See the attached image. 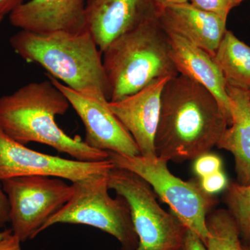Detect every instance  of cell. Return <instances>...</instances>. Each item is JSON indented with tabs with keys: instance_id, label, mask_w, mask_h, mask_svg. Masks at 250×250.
Masks as SVG:
<instances>
[{
	"instance_id": "7c38bea8",
	"label": "cell",
	"mask_w": 250,
	"mask_h": 250,
	"mask_svg": "<svg viewBox=\"0 0 250 250\" xmlns=\"http://www.w3.org/2000/svg\"><path fill=\"white\" fill-rule=\"evenodd\" d=\"M154 11L152 0H85V28L103 53L117 38Z\"/></svg>"
},
{
	"instance_id": "7a4b0ae2",
	"label": "cell",
	"mask_w": 250,
	"mask_h": 250,
	"mask_svg": "<svg viewBox=\"0 0 250 250\" xmlns=\"http://www.w3.org/2000/svg\"><path fill=\"white\" fill-rule=\"evenodd\" d=\"M70 106L66 97L49 79L31 82L0 98V126L22 144L41 143L79 161L108 159L107 152L70 137L57 125L56 117L65 114Z\"/></svg>"
},
{
	"instance_id": "9c48e42d",
	"label": "cell",
	"mask_w": 250,
	"mask_h": 250,
	"mask_svg": "<svg viewBox=\"0 0 250 250\" xmlns=\"http://www.w3.org/2000/svg\"><path fill=\"white\" fill-rule=\"evenodd\" d=\"M109 159L99 161L70 160L37 152L10 137L0 126V182L24 176H47L72 183L114 168Z\"/></svg>"
},
{
	"instance_id": "4fadbf2b",
	"label": "cell",
	"mask_w": 250,
	"mask_h": 250,
	"mask_svg": "<svg viewBox=\"0 0 250 250\" xmlns=\"http://www.w3.org/2000/svg\"><path fill=\"white\" fill-rule=\"evenodd\" d=\"M85 0H28L9 14L12 25L34 33L87 31Z\"/></svg>"
},
{
	"instance_id": "5b68a950",
	"label": "cell",
	"mask_w": 250,
	"mask_h": 250,
	"mask_svg": "<svg viewBox=\"0 0 250 250\" xmlns=\"http://www.w3.org/2000/svg\"><path fill=\"white\" fill-rule=\"evenodd\" d=\"M109 172L72 183L71 198L44 225L41 232L57 224L88 225L116 238L121 250H136L139 238L129 206L120 195L110 196Z\"/></svg>"
},
{
	"instance_id": "484cf974",
	"label": "cell",
	"mask_w": 250,
	"mask_h": 250,
	"mask_svg": "<svg viewBox=\"0 0 250 250\" xmlns=\"http://www.w3.org/2000/svg\"><path fill=\"white\" fill-rule=\"evenodd\" d=\"M25 0H0V14L5 16L10 14Z\"/></svg>"
},
{
	"instance_id": "4316f807",
	"label": "cell",
	"mask_w": 250,
	"mask_h": 250,
	"mask_svg": "<svg viewBox=\"0 0 250 250\" xmlns=\"http://www.w3.org/2000/svg\"><path fill=\"white\" fill-rule=\"evenodd\" d=\"M189 0H152L153 5L156 12H159L161 10L170 6V5L182 4L188 2Z\"/></svg>"
},
{
	"instance_id": "30bf717a",
	"label": "cell",
	"mask_w": 250,
	"mask_h": 250,
	"mask_svg": "<svg viewBox=\"0 0 250 250\" xmlns=\"http://www.w3.org/2000/svg\"><path fill=\"white\" fill-rule=\"evenodd\" d=\"M66 97L70 106L85 126L83 142L98 150L128 156H139V148L132 136L112 112L108 100L102 95L82 93L49 76Z\"/></svg>"
},
{
	"instance_id": "9a60e30c",
	"label": "cell",
	"mask_w": 250,
	"mask_h": 250,
	"mask_svg": "<svg viewBox=\"0 0 250 250\" xmlns=\"http://www.w3.org/2000/svg\"><path fill=\"white\" fill-rule=\"evenodd\" d=\"M156 15L166 32L184 38L212 56L228 30L227 21L198 9L189 1L170 5Z\"/></svg>"
},
{
	"instance_id": "7402d4cb",
	"label": "cell",
	"mask_w": 250,
	"mask_h": 250,
	"mask_svg": "<svg viewBox=\"0 0 250 250\" xmlns=\"http://www.w3.org/2000/svg\"><path fill=\"white\" fill-rule=\"evenodd\" d=\"M228 184V178L222 170L202 177L200 182L202 190L210 195L222 191L226 188Z\"/></svg>"
},
{
	"instance_id": "ba28073f",
	"label": "cell",
	"mask_w": 250,
	"mask_h": 250,
	"mask_svg": "<svg viewBox=\"0 0 250 250\" xmlns=\"http://www.w3.org/2000/svg\"><path fill=\"white\" fill-rule=\"evenodd\" d=\"M9 205L13 233L22 242L33 239L70 200L73 187L61 178L24 176L1 181Z\"/></svg>"
},
{
	"instance_id": "52a82bcc",
	"label": "cell",
	"mask_w": 250,
	"mask_h": 250,
	"mask_svg": "<svg viewBox=\"0 0 250 250\" xmlns=\"http://www.w3.org/2000/svg\"><path fill=\"white\" fill-rule=\"evenodd\" d=\"M108 187L125 199L139 238L135 250H182L188 228L175 215L163 209L152 187L140 176L115 167Z\"/></svg>"
},
{
	"instance_id": "603a6c76",
	"label": "cell",
	"mask_w": 250,
	"mask_h": 250,
	"mask_svg": "<svg viewBox=\"0 0 250 250\" xmlns=\"http://www.w3.org/2000/svg\"><path fill=\"white\" fill-rule=\"evenodd\" d=\"M182 250H206L205 244L200 237L188 229L185 241Z\"/></svg>"
},
{
	"instance_id": "3957f363",
	"label": "cell",
	"mask_w": 250,
	"mask_h": 250,
	"mask_svg": "<svg viewBox=\"0 0 250 250\" xmlns=\"http://www.w3.org/2000/svg\"><path fill=\"white\" fill-rule=\"evenodd\" d=\"M9 42L21 58L40 65L62 84L82 93L102 95L109 101L103 53L88 31L21 30L10 38Z\"/></svg>"
},
{
	"instance_id": "5bb4252c",
	"label": "cell",
	"mask_w": 250,
	"mask_h": 250,
	"mask_svg": "<svg viewBox=\"0 0 250 250\" xmlns=\"http://www.w3.org/2000/svg\"><path fill=\"white\" fill-rule=\"evenodd\" d=\"M170 57L179 75L203 85L213 94L231 123L233 104L228 85L213 56L177 34L166 32Z\"/></svg>"
},
{
	"instance_id": "d6986e66",
	"label": "cell",
	"mask_w": 250,
	"mask_h": 250,
	"mask_svg": "<svg viewBox=\"0 0 250 250\" xmlns=\"http://www.w3.org/2000/svg\"><path fill=\"white\" fill-rule=\"evenodd\" d=\"M223 200L236 222L244 244H250V184L229 182Z\"/></svg>"
},
{
	"instance_id": "8992f818",
	"label": "cell",
	"mask_w": 250,
	"mask_h": 250,
	"mask_svg": "<svg viewBox=\"0 0 250 250\" xmlns=\"http://www.w3.org/2000/svg\"><path fill=\"white\" fill-rule=\"evenodd\" d=\"M108 153L115 167L131 171L146 181L180 221L205 243L208 236L207 218L217 200L204 191L200 183L176 177L167 167L169 161L158 156Z\"/></svg>"
},
{
	"instance_id": "277c9868",
	"label": "cell",
	"mask_w": 250,
	"mask_h": 250,
	"mask_svg": "<svg viewBox=\"0 0 250 250\" xmlns=\"http://www.w3.org/2000/svg\"><path fill=\"white\" fill-rule=\"evenodd\" d=\"M103 54L109 101L135 93L158 79L179 75L155 11L117 38Z\"/></svg>"
},
{
	"instance_id": "e0dca14e",
	"label": "cell",
	"mask_w": 250,
	"mask_h": 250,
	"mask_svg": "<svg viewBox=\"0 0 250 250\" xmlns=\"http://www.w3.org/2000/svg\"><path fill=\"white\" fill-rule=\"evenodd\" d=\"M228 86L250 90V46L227 30L213 55Z\"/></svg>"
},
{
	"instance_id": "f546056e",
	"label": "cell",
	"mask_w": 250,
	"mask_h": 250,
	"mask_svg": "<svg viewBox=\"0 0 250 250\" xmlns=\"http://www.w3.org/2000/svg\"><path fill=\"white\" fill-rule=\"evenodd\" d=\"M4 16L3 15L0 14V24L2 22L3 19H4Z\"/></svg>"
},
{
	"instance_id": "cb8c5ba5",
	"label": "cell",
	"mask_w": 250,
	"mask_h": 250,
	"mask_svg": "<svg viewBox=\"0 0 250 250\" xmlns=\"http://www.w3.org/2000/svg\"><path fill=\"white\" fill-rule=\"evenodd\" d=\"M21 243L19 237L12 231L0 240V250H22Z\"/></svg>"
},
{
	"instance_id": "2e32d148",
	"label": "cell",
	"mask_w": 250,
	"mask_h": 250,
	"mask_svg": "<svg viewBox=\"0 0 250 250\" xmlns=\"http://www.w3.org/2000/svg\"><path fill=\"white\" fill-rule=\"evenodd\" d=\"M233 104L231 123L219 140L216 147L232 154L236 182L250 184V102L249 93L228 86Z\"/></svg>"
},
{
	"instance_id": "8fae6325",
	"label": "cell",
	"mask_w": 250,
	"mask_h": 250,
	"mask_svg": "<svg viewBox=\"0 0 250 250\" xmlns=\"http://www.w3.org/2000/svg\"><path fill=\"white\" fill-rule=\"evenodd\" d=\"M172 77L158 79L142 89L108 105L126 131L132 136L144 157H155L154 141L159 116L161 95Z\"/></svg>"
},
{
	"instance_id": "ac0fdd59",
	"label": "cell",
	"mask_w": 250,
	"mask_h": 250,
	"mask_svg": "<svg viewBox=\"0 0 250 250\" xmlns=\"http://www.w3.org/2000/svg\"><path fill=\"white\" fill-rule=\"evenodd\" d=\"M208 238L206 250H244L239 229L228 209L220 208L207 218Z\"/></svg>"
},
{
	"instance_id": "f1b7e54d",
	"label": "cell",
	"mask_w": 250,
	"mask_h": 250,
	"mask_svg": "<svg viewBox=\"0 0 250 250\" xmlns=\"http://www.w3.org/2000/svg\"><path fill=\"white\" fill-rule=\"evenodd\" d=\"M244 250H250V244H243Z\"/></svg>"
},
{
	"instance_id": "d4e9b609",
	"label": "cell",
	"mask_w": 250,
	"mask_h": 250,
	"mask_svg": "<svg viewBox=\"0 0 250 250\" xmlns=\"http://www.w3.org/2000/svg\"><path fill=\"white\" fill-rule=\"evenodd\" d=\"M9 222V205L7 197L0 184V228Z\"/></svg>"
},
{
	"instance_id": "6da1fadb",
	"label": "cell",
	"mask_w": 250,
	"mask_h": 250,
	"mask_svg": "<svg viewBox=\"0 0 250 250\" xmlns=\"http://www.w3.org/2000/svg\"><path fill=\"white\" fill-rule=\"evenodd\" d=\"M229 125L209 90L183 75L172 77L161 95L156 156L174 162L196 159L217 146Z\"/></svg>"
},
{
	"instance_id": "4dcf8cb0",
	"label": "cell",
	"mask_w": 250,
	"mask_h": 250,
	"mask_svg": "<svg viewBox=\"0 0 250 250\" xmlns=\"http://www.w3.org/2000/svg\"><path fill=\"white\" fill-rule=\"evenodd\" d=\"M248 93H249V98H250V90L249 92H248Z\"/></svg>"
},
{
	"instance_id": "1f68e13d",
	"label": "cell",
	"mask_w": 250,
	"mask_h": 250,
	"mask_svg": "<svg viewBox=\"0 0 250 250\" xmlns=\"http://www.w3.org/2000/svg\"><path fill=\"white\" fill-rule=\"evenodd\" d=\"M243 1H245V0H243Z\"/></svg>"
},
{
	"instance_id": "83f0119b",
	"label": "cell",
	"mask_w": 250,
	"mask_h": 250,
	"mask_svg": "<svg viewBox=\"0 0 250 250\" xmlns=\"http://www.w3.org/2000/svg\"><path fill=\"white\" fill-rule=\"evenodd\" d=\"M12 229H6L4 230V231H0V240L1 238H4V236H6V235L9 234V233L12 232Z\"/></svg>"
},
{
	"instance_id": "44dd1931",
	"label": "cell",
	"mask_w": 250,
	"mask_h": 250,
	"mask_svg": "<svg viewBox=\"0 0 250 250\" xmlns=\"http://www.w3.org/2000/svg\"><path fill=\"white\" fill-rule=\"evenodd\" d=\"M223 162L218 156L206 153L197 157L194 164V172L200 178L222 170Z\"/></svg>"
},
{
	"instance_id": "ffe728a7",
	"label": "cell",
	"mask_w": 250,
	"mask_h": 250,
	"mask_svg": "<svg viewBox=\"0 0 250 250\" xmlns=\"http://www.w3.org/2000/svg\"><path fill=\"white\" fill-rule=\"evenodd\" d=\"M189 2L198 9L211 13L228 21L230 11L241 4L243 0H189Z\"/></svg>"
}]
</instances>
